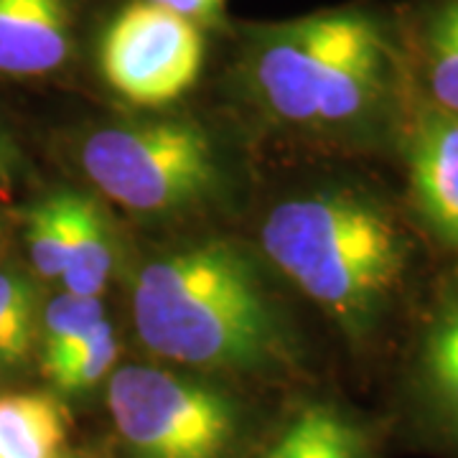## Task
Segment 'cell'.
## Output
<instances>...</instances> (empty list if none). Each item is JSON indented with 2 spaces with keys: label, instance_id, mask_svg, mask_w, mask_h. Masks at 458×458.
Masks as SVG:
<instances>
[{
  "label": "cell",
  "instance_id": "ba28073f",
  "mask_svg": "<svg viewBox=\"0 0 458 458\" xmlns=\"http://www.w3.org/2000/svg\"><path fill=\"white\" fill-rule=\"evenodd\" d=\"M410 194L428 227L458 250V114L423 105L408 135Z\"/></svg>",
  "mask_w": 458,
  "mask_h": 458
},
{
  "label": "cell",
  "instance_id": "9a60e30c",
  "mask_svg": "<svg viewBox=\"0 0 458 458\" xmlns=\"http://www.w3.org/2000/svg\"><path fill=\"white\" fill-rule=\"evenodd\" d=\"M117 360V334L105 318L69 349L47 357L44 372L62 393H82L102 382Z\"/></svg>",
  "mask_w": 458,
  "mask_h": 458
},
{
  "label": "cell",
  "instance_id": "d6986e66",
  "mask_svg": "<svg viewBox=\"0 0 458 458\" xmlns=\"http://www.w3.org/2000/svg\"><path fill=\"white\" fill-rule=\"evenodd\" d=\"M13 168H16V148L11 143L8 132L0 128V183L11 179Z\"/></svg>",
  "mask_w": 458,
  "mask_h": 458
},
{
  "label": "cell",
  "instance_id": "e0dca14e",
  "mask_svg": "<svg viewBox=\"0 0 458 458\" xmlns=\"http://www.w3.org/2000/svg\"><path fill=\"white\" fill-rule=\"evenodd\" d=\"M105 318H107L105 306L98 295H77L69 291L56 295L38 313V336L44 346V360L80 342Z\"/></svg>",
  "mask_w": 458,
  "mask_h": 458
},
{
  "label": "cell",
  "instance_id": "2e32d148",
  "mask_svg": "<svg viewBox=\"0 0 458 458\" xmlns=\"http://www.w3.org/2000/svg\"><path fill=\"white\" fill-rule=\"evenodd\" d=\"M66 191L41 199L26 214V247L36 276L44 280H62L66 260Z\"/></svg>",
  "mask_w": 458,
  "mask_h": 458
},
{
  "label": "cell",
  "instance_id": "5bb4252c",
  "mask_svg": "<svg viewBox=\"0 0 458 458\" xmlns=\"http://www.w3.org/2000/svg\"><path fill=\"white\" fill-rule=\"evenodd\" d=\"M38 295L29 276L0 267V372L23 367L38 339Z\"/></svg>",
  "mask_w": 458,
  "mask_h": 458
},
{
  "label": "cell",
  "instance_id": "7c38bea8",
  "mask_svg": "<svg viewBox=\"0 0 458 458\" xmlns=\"http://www.w3.org/2000/svg\"><path fill=\"white\" fill-rule=\"evenodd\" d=\"M262 458H369L361 430L334 405H306Z\"/></svg>",
  "mask_w": 458,
  "mask_h": 458
},
{
  "label": "cell",
  "instance_id": "8992f818",
  "mask_svg": "<svg viewBox=\"0 0 458 458\" xmlns=\"http://www.w3.org/2000/svg\"><path fill=\"white\" fill-rule=\"evenodd\" d=\"M204 29L153 0H131L99 36V72L114 95L135 107L161 110L201 77Z\"/></svg>",
  "mask_w": 458,
  "mask_h": 458
},
{
  "label": "cell",
  "instance_id": "6da1fadb",
  "mask_svg": "<svg viewBox=\"0 0 458 458\" xmlns=\"http://www.w3.org/2000/svg\"><path fill=\"white\" fill-rule=\"evenodd\" d=\"M140 344L204 372H270L291 360L288 328L258 265L225 240L168 250L132 276Z\"/></svg>",
  "mask_w": 458,
  "mask_h": 458
},
{
  "label": "cell",
  "instance_id": "52a82bcc",
  "mask_svg": "<svg viewBox=\"0 0 458 458\" xmlns=\"http://www.w3.org/2000/svg\"><path fill=\"white\" fill-rule=\"evenodd\" d=\"M82 0H0V77L44 80L72 64Z\"/></svg>",
  "mask_w": 458,
  "mask_h": 458
},
{
  "label": "cell",
  "instance_id": "8fae6325",
  "mask_svg": "<svg viewBox=\"0 0 458 458\" xmlns=\"http://www.w3.org/2000/svg\"><path fill=\"white\" fill-rule=\"evenodd\" d=\"M418 379L438 423L458 436V291L445 298L428 327L418 357Z\"/></svg>",
  "mask_w": 458,
  "mask_h": 458
},
{
  "label": "cell",
  "instance_id": "5b68a950",
  "mask_svg": "<svg viewBox=\"0 0 458 458\" xmlns=\"http://www.w3.org/2000/svg\"><path fill=\"white\" fill-rule=\"evenodd\" d=\"M107 405L132 458H227L240 436V410L227 393L164 367H120Z\"/></svg>",
  "mask_w": 458,
  "mask_h": 458
},
{
  "label": "cell",
  "instance_id": "7a4b0ae2",
  "mask_svg": "<svg viewBox=\"0 0 458 458\" xmlns=\"http://www.w3.org/2000/svg\"><path fill=\"white\" fill-rule=\"evenodd\" d=\"M400 54L387 26L364 8H328L247 31L242 74L278 123L306 131L349 128L393 92Z\"/></svg>",
  "mask_w": 458,
  "mask_h": 458
},
{
  "label": "cell",
  "instance_id": "9c48e42d",
  "mask_svg": "<svg viewBox=\"0 0 458 458\" xmlns=\"http://www.w3.org/2000/svg\"><path fill=\"white\" fill-rule=\"evenodd\" d=\"M66 260L62 273L64 291L77 295H102L113 278L117 250L107 216L92 199L66 191Z\"/></svg>",
  "mask_w": 458,
  "mask_h": 458
},
{
  "label": "cell",
  "instance_id": "277c9868",
  "mask_svg": "<svg viewBox=\"0 0 458 458\" xmlns=\"http://www.w3.org/2000/svg\"><path fill=\"white\" fill-rule=\"evenodd\" d=\"M80 165L102 197L148 216L194 209L222 186L212 135L179 117L102 125L82 140Z\"/></svg>",
  "mask_w": 458,
  "mask_h": 458
},
{
  "label": "cell",
  "instance_id": "4fadbf2b",
  "mask_svg": "<svg viewBox=\"0 0 458 458\" xmlns=\"http://www.w3.org/2000/svg\"><path fill=\"white\" fill-rule=\"evenodd\" d=\"M418 62L428 105L458 114V0H438L426 13Z\"/></svg>",
  "mask_w": 458,
  "mask_h": 458
},
{
  "label": "cell",
  "instance_id": "ac0fdd59",
  "mask_svg": "<svg viewBox=\"0 0 458 458\" xmlns=\"http://www.w3.org/2000/svg\"><path fill=\"white\" fill-rule=\"evenodd\" d=\"M153 3H161L181 16L191 18L204 31L219 29L225 23V11H227V0H153Z\"/></svg>",
  "mask_w": 458,
  "mask_h": 458
},
{
  "label": "cell",
  "instance_id": "3957f363",
  "mask_svg": "<svg viewBox=\"0 0 458 458\" xmlns=\"http://www.w3.org/2000/svg\"><path fill=\"white\" fill-rule=\"evenodd\" d=\"M265 258L346 336H367L400 291L405 229L372 197L313 191L273 207L260 227Z\"/></svg>",
  "mask_w": 458,
  "mask_h": 458
},
{
  "label": "cell",
  "instance_id": "30bf717a",
  "mask_svg": "<svg viewBox=\"0 0 458 458\" xmlns=\"http://www.w3.org/2000/svg\"><path fill=\"white\" fill-rule=\"evenodd\" d=\"M66 433L69 418L56 397L0 394V458H59Z\"/></svg>",
  "mask_w": 458,
  "mask_h": 458
}]
</instances>
